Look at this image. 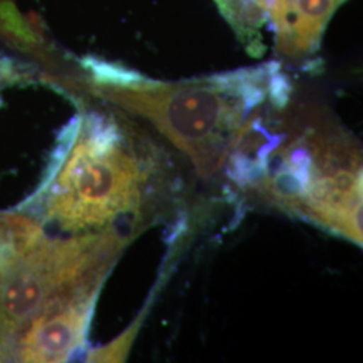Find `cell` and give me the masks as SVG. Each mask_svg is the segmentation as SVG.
I'll return each instance as SVG.
<instances>
[{"label": "cell", "instance_id": "obj_5", "mask_svg": "<svg viewBox=\"0 0 363 363\" xmlns=\"http://www.w3.org/2000/svg\"><path fill=\"white\" fill-rule=\"evenodd\" d=\"M247 52H264L262 30L269 23L272 0H214Z\"/></svg>", "mask_w": 363, "mask_h": 363}, {"label": "cell", "instance_id": "obj_1", "mask_svg": "<svg viewBox=\"0 0 363 363\" xmlns=\"http://www.w3.org/2000/svg\"><path fill=\"white\" fill-rule=\"evenodd\" d=\"M277 72L279 64L269 62L183 84H159L143 78L113 97L150 117L194 157L199 171L210 174L220 166L226 142L240 132L244 118L267 97L271 99Z\"/></svg>", "mask_w": 363, "mask_h": 363}, {"label": "cell", "instance_id": "obj_4", "mask_svg": "<svg viewBox=\"0 0 363 363\" xmlns=\"http://www.w3.org/2000/svg\"><path fill=\"white\" fill-rule=\"evenodd\" d=\"M345 0H272L269 23L276 50L286 58H303L319 49L325 27Z\"/></svg>", "mask_w": 363, "mask_h": 363}, {"label": "cell", "instance_id": "obj_2", "mask_svg": "<svg viewBox=\"0 0 363 363\" xmlns=\"http://www.w3.org/2000/svg\"><path fill=\"white\" fill-rule=\"evenodd\" d=\"M140 175L116 125L91 115L81 118L61 169L31 201L42 202L46 220L64 230L104 226L136 206Z\"/></svg>", "mask_w": 363, "mask_h": 363}, {"label": "cell", "instance_id": "obj_3", "mask_svg": "<svg viewBox=\"0 0 363 363\" xmlns=\"http://www.w3.org/2000/svg\"><path fill=\"white\" fill-rule=\"evenodd\" d=\"M99 289L46 308L31 319L13 343L22 362H66L85 349Z\"/></svg>", "mask_w": 363, "mask_h": 363}]
</instances>
